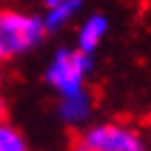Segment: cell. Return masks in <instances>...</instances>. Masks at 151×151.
Instances as JSON below:
<instances>
[{
  "label": "cell",
  "instance_id": "obj_1",
  "mask_svg": "<svg viewBox=\"0 0 151 151\" xmlns=\"http://www.w3.org/2000/svg\"><path fill=\"white\" fill-rule=\"evenodd\" d=\"M42 33L44 24L40 20L13 11H0V59H9L31 48L42 37Z\"/></svg>",
  "mask_w": 151,
  "mask_h": 151
},
{
  "label": "cell",
  "instance_id": "obj_2",
  "mask_svg": "<svg viewBox=\"0 0 151 151\" xmlns=\"http://www.w3.org/2000/svg\"><path fill=\"white\" fill-rule=\"evenodd\" d=\"M72 147L88 151H138L142 142L138 134L129 132L121 125H101V127H92L75 136Z\"/></svg>",
  "mask_w": 151,
  "mask_h": 151
},
{
  "label": "cell",
  "instance_id": "obj_3",
  "mask_svg": "<svg viewBox=\"0 0 151 151\" xmlns=\"http://www.w3.org/2000/svg\"><path fill=\"white\" fill-rule=\"evenodd\" d=\"M90 66L86 50H77V53H59L55 59V64L48 70V81L53 83L57 90H61L64 94H77L81 86V77L86 68Z\"/></svg>",
  "mask_w": 151,
  "mask_h": 151
},
{
  "label": "cell",
  "instance_id": "obj_4",
  "mask_svg": "<svg viewBox=\"0 0 151 151\" xmlns=\"http://www.w3.org/2000/svg\"><path fill=\"white\" fill-rule=\"evenodd\" d=\"M103 33H105V20L96 15V18H92L90 22L83 27V31H81V37H79L81 50L90 53L92 48H96V44H99V40H101Z\"/></svg>",
  "mask_w": 151,
  "mask_h": 151
},
{
  "label": "cell",
  "instance_id": "obj_5",
  "mask_svg": "<svg viewBox=\"0 0 151 151\" xmlns=\"http://www.w3.org/2000/svg\"><path fill=\"white\" fill-rule=\"evenodd\" d=\"M22 149H27L22 134L15 132L9 125L0 123V151H22Z\"/></svg>",
  "mask_w": 151,
  "mask_h": 151
},
{
  "label": "cell",
  "instance_id": "obj_6",
  "mask_svg": "<svg viewBox=\"0 0 151 151\" xmlns=\"http://www.w3.org/2000/svg\"><path fill=\"white\" fill-rule=\"evenodd\" d=\"M79 7V0H64V2H59L57 7H53V11H50L48 20H46V27L48 29H55L57 24H61L68 15L75 11V9Z\"/></svg>",
  "mask_w": 151,
  "mask_h": 151
},
{
  "label": "cell",
  "instance_id": "obj_7",
  "mask_svg": "<svg viewBox=\"0 0 151 151\" xmlns=\"http://www.w3.org/2000/svg\"><path fill=\"white\" fill-rule=\"evenodd\" d=\"M4 118H7V107H4L2 99H0V123H4Z\"/></svg>",
  "mask_w": 151,
  "mask_h": 151
},
{
  "label": "cell",
  "instance_id": "obj_8",
  "mask_svg": "<svg viewBox=\"0 0 151 151\" xmlns=\"http://www.w3.org/2000/svg\"><path fill=\"white\" fill-rule=\"evenodd\" d=\"M59 2H64V0H46V4H48L50 9H53V7H57Z\"/></svg>",
  "mask_w": 151,
  "mask_h": 151
}]
</instances>
